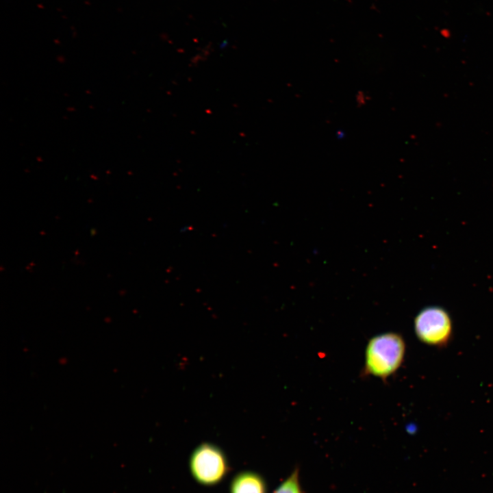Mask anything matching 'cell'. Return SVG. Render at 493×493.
<instances>
[{
    "label": "cell",
    "mask_w": 493,
    "mask_h": 493,
    "mask_svg": "<svg viewBox=\"0 0 493 493\" xmlns=\"http://www.w3.org/2000/svg\"><path fill=\"white\" fill-rule=\"evenodd\" d=\"M405 351V342L397 333H387L372 338L366 351V374L387 378L400 367Z\"/></svg>",
    "instance_id": "obj_1"
},
{
    "label": "cell",
    "mask_w": 493,
    "mask_h": 493,
    "mask_svg": "<svg viewBox=\"0 0 493 493\" xmlns=\"http://www.w3.org/2000/svg\"><path fill=\"white\" fill-rule=\"evenodd\" d=\"M188 467L194 481L204 486L218 485L230 471L229 460L224 451L209 442L201 443L192 451Z\"/></svg>",
    "instance_id": "obj_2"
},
{
    "label": "cell",
    "mask_w": 493,
    "mask_h": 493,
    "mask_svg": "<svg viewBox=\"0 0 493 493\" xmlns=\"http://www.w3.org/2000/svg\"><path fill=\"white\" fill-rule=\"evenodd\" d=\"M414 329L417 337L429 345L442 346L450 339L452 323L448 314L442 307H429L416 316Z\"/></svg>",
    "instance_id": "obj_3"
},
{
    "label": "cell",
    "mask_w": 493,
    "mask_h": 493,
    "mask_svg": "<svg viewBox=\"0 0 493 493\" xmlns=\"http://www.w3.org/2000/svg\"><path fill=\"white\" fill-rule=\"evenodd\" d=\"M229 493H268L267 483L257 472H239L231 480Z\"/></svg>",
    "instance_id": "obj_4"
},
{
    "label": "cell",
    "mask_w": 493,
    "mask_h": 493,
    "mask_svg": "<svg viewBox=\"0 0 493 493\" xmlns=\"http://www.w3.org/2000/svg\"><path fill=\"white\" fill-rule=\"evenodd\" d=\"M273 493H303L300 484L299 468H296Z\"/></svg>",
    "instance_id": "obj_5"
}]
</instances>
